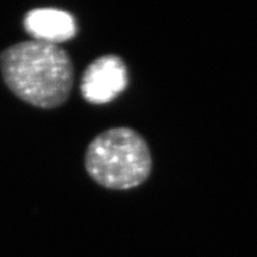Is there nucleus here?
<instances>
[{"instance_id": "obj_1", "label": "nucleus", "mask_w": 257, "mask_h": 257, "mask_svg": "<svg viewBox=\"0 0 257 257\" xmlns=\"http://www.w3.org/2000/svg\"><path fill=\"white\" fill-rule=\"evenodd\" d=\"M0 72L18 99L43 110L62 106L74 86L69 54L55 44L34 40L6 48L0 54Z\"/></svg>"}, {"instance_id": "obj_2", "label": "nucleus", "mask_w": 257, "mask_h": 257, "mask_svg": "<svg viewBox=\"0 0 257 257\" xmlns=\"http://www.w3.org/2000/svg\"><path fill=\"white\" fill-rule=\"evenodd\" d=\"M85 168L95 184L111 191H128L146 184L154 168L149 144L133 127L102 131L86 149Z\"/></svg>"}, {"instance_id": "obj_3", "label": "nucleus", "mask_w": 257, "mask_h": 257, "mask_svg": "<svg viewBox=\"0 0 257 257\" xmlns=\"http://www.w3.org/2000/svg\"><path fill=\"white\" fill-rule=\"evenodd\" d=\"M130 82L127 64L117 54H106L86 67L80 82L82 98L92 105H107L126 91Z\"/></svg>"}, {"instance_id": "obj_4", "label": "nucleus", "mask_w": 257, "mask_h": 257, "mask_svg": "<svg viewBox=\"0 0 257 257\" xmlns=\"http://www.w3.org/2000/svg\"><path fill=\"white\" fill-rule=\"evenodd\" d=\"M25 31L34 41L55 44L72 40L78 25L72 14L55 8H37L27 12L23 19Z\"/></svg>"}]
</instances>
